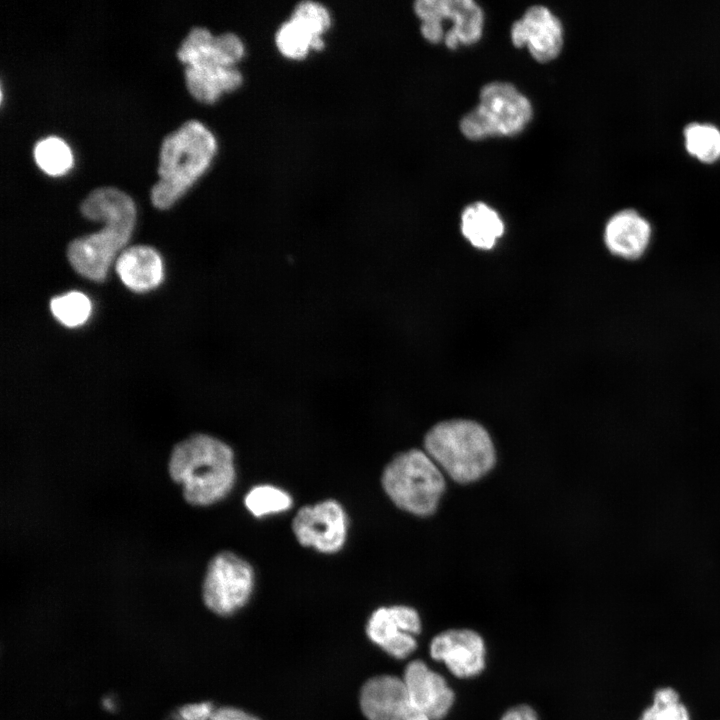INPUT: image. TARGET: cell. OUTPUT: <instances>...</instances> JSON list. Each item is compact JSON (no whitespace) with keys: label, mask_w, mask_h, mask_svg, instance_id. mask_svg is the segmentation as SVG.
<instances>
[{"label":"cell","mask_w":720,"mask_h":720,"mask_svg":"<svg viewBox=\"0 0 720 720\" xmlns=\"http://www.w3.org/2000/svg\"><path fill=\"white\" fill-rule=\"evenodd\" d=\"M88 219L105 222L104 227L73 240L67 249L73 269L93 281H103L115 256L129 241L134 229L136 208L122 190L102 186L93 189L80 204Z\"/></svg>","instance_id":"cell-1"},{"label":"cell","mask_w":720,"mask_h":720,"mask_svg":"<svg viewBox=\"0 0 720 720\" xmlns=\"http://www.w3.org/2000/svg\"><path fill=\"white\" fill-rule=\"evenodd\" d=\"M172 480L182 485L183 497L194 506H210L226 498L236 482L233 449L217 437L190 435L170 455Z\"/></svg>","instance_id":"cell-2"},{"label":"cell","mask_w":720,"mask_h":720,"mask_svg":"<svg viewBox=\"0 0 720 720\" xmlns=\"http://www.w3.org/2000/svg\"><path fill=\"white\" fill-rule=\"evenodd\" d=\"M216 139L200 121L190 119L162 140L157 172L151 188L153 205L170 207L206 170L216 152Z\"/></svg>","instance_id":"cell-3"},{"label":"cell","mask_w":720,"mask_h":720,"mask_svg":"<svg viewBox=\"0 0 720 720\" xmlns=\"http://www.w3.org/2000/svg\"><path fill=\"white\" fill-rule=\"evenodd\" d=\"M424 448L430 458L460 484L482 478L496 462L489 433L472 420L453 419L436 424L425 435Z\"/></svg>","instance_id":"cell-4"},{"label":"cell","mask_w":720,"mask_h":720,"mask_svg":"<svg viewBox=\"0 0 720 720\" xmlns=\"http://www.w3.org/2000/svg\"><path fill=\"white\" fill-rule=\"evenodd\" d=\"M380 481L396 507L419 517L435 513L446 488L438 465L420 449L394 456L384 467Z\"/></svg>","instance_id":"cell-5"},{"label":"cell","mask_w":720,"mask_h":720,"mask_svg":"<svg viewBox=\"0 0 720 720\" xmlns=\"http://www.w3.org/2000/svg\"><path fill=\"white\" fill-rule=\"evenodd\" d=\"M533 116L529 99L513 84L494 81L482 87L478 105L460 121V131L469 140L512 137L521 133Z\"/></svg>","instance_id":"cell-6"},{"label":"cell","mask_w":720,"mask_h":720,"mask_svg":"<svg viewBox=\"0 0 720 720\" xmlns=\"http://www.w3.org/2000/svg\"><path fill=\"white\" fill-rule=\"evenodd\" d=\"M414 11L421 20L420 32L430 43L457 49L482 37L484 13L472 0H418Z\"/></svg>","instance_id":"cell-7"},{"label":"cell","mask_w":720,"mask_h":720,"mask_svg":"<svg viewBox=\"0 0 720 720\" xmlns=\"http://www.w3.org/2000/svg\"><path fill=\"white\" fill-rule=\"evenodd\" d=\"M255 584V570L249 561L234 552L221 551L207 565L202 599L214 614L232 616L248 604Z\"/></svg>","instance_id":"cell-8"},{"label":"cell","mask_w":720,"mask_h":720,"mask_svg":"<svg viewBox=\"0 0 720 720\" xmlns=\"http://www.w3.org/2000/svg\"><path fill=\"white\" fill-rule=\"evenodd\" d=\"M297 542L322 554H336L347 541L349 517L336 499L327 498L301 507L292 519Z\"/></svg>","instance_id":"cell-9"},{"label":"cell","mask_w":720,"mask_h":720,"mask_svg":"<svg viewBox=\"0 0 720 720\" xmlns=\"http://www.w3.org/2000/svg\"><path fill=\"white\" fill-rule=\"evenodd\" d=\"M244 55L241 39L233 33L213 36L204 27H193L182 40L177 57L186 64L184 75L215 76L234 67Z\"/></svg>","instance_id":"cell-10"},{"label":"cell","mask_w":720,"mask_h":720,"mask_svg":"<svg viewBox=\"0 0 720 720\" xmlns=\"http://www.w3.org/2000/svg\"><path fill=\"white\" fill-rule=\"evenodd\" d=\"M359 705L367 720H430L414 706L402 678L394 675L366 680L360 689Z\"/></svg>","instance_id":"cell-11"},{"label":"cell","mask_w":720,"mask_h":720,"mask_svg":"<svg viewBox=\"0 0 720 720\" xmlns=\"http://www.w3.org/2000/svg\"><path fill=\"white\" fill-rule=\"evenodd\" d=\"M511 41L515 47H526L538 62L547 63L560 54L564 43L561 21L547 7H529L511 27Z\"/></svg>","instance_id":"cell-12"},{"label":"cell","mask_w":720,"mask_h":720,"mask_svg":"<svg viewBox=\"0 0 720 720\" xmlns=\"http://www.w3.org/2000/svg\"><path fill=\"white\" fill-rule=\"evenodd\" d=\"M430 655L443 661L450 672L459 678L479 674L485 666V645L481 636L472 630L454 629L435 636Z\"/></svg>","instance_id":"cell-13"},{"label":"cell","mask_w":720,"mask_h":720,"mask_svg":"<svg viewBox=\"0 0 720 720\" xmlns=\"http://www.w3.org/2000/svg\"><path fill=\"white\" fill-rule=\"evenodd\" d=\"M414 706L430 720L442 719L454 702V693L445 679L421 660L405 667L402 678Z\"/></svg>","instance_id":"cell-14"},{"label":"cell","mask_w":720,"mask_h":720,"mask_svg":"<svg viewBox=\"0 0 720 720\" xmlns=\"http://www.w3.org/2000/svg\"><path fill=\"white\" fill-rule=\"evenodd\" d=\"M652 227L637 210L622 209L613 214L604 228V242L608 250L621 258H640L650 243Z\"/></svg>","instance_id":"cell-15"},{"label":"cell","mask_w":720,"mask_h":720,"mask_svg":"<svg viewBox=\"0 0 720 720\" xmlns=\"http://www.w3.org/2000/svg\"><path fill=\"white\" fill-rule=\"evenodd\" d=\"M115 268L124 285L135 292L154 289L163 278L161 257L149 246L137 245L122 251Z\"/></svg>","instance_id":"cell-16"},{"label":"cell","mask_w":720,"mask_h":720,"mask_svg":"<svg viewBox=\"0 0 720 720\" xmlns=\"http://www.w3.org/2000/svg\"><path fill=\"white\" fill-rule=\"evenodd\" d=\"M365 632L370 642L396 659L408 657L417 647L414 636L399 628L390 606L373 610L367 620Z\"/></svg>","instance_id":"cell-17"},{"label":"cell","mask_w":720,"mask_h":720,"mask_svg":"<svg viewBox=\"0 0 720 720\" xmlns=\"http://www.w3.org/2000/svg\"><path fill=\"white\" fill-rule=\"evenodd\" d=\"M461 232L475 247L491 249L504 233L499 214L483 202L468 205L461 215Z\"/></svg>","instance_id":"cell-18"},{"label":"cell","mask_w":720,"mask_h":720,"mask_svg":"<svg viewBox=\"0 0 720 720\" xmlns=\"http://www.w3.org/2000/svg\"><path fill=\"white\" fill-rule=\"evenodd\" d=\"M683 145L686 152L703 164L720 160V128L710 122L693 121L683 128Z\"/></svg>","instance_id":"cell-19"},{"label":"cell","mask_w":720,"mask_h":720,"mask_svg":"<svg viewBox=\"0 0 720 720\" xmlns=\"http://www.w3.org/2000/svg\"><path fill=\"white\" fill-rule=\"evenodd\" d=\"M244 506L253 517L263 518L288 511L293 506V498L278 486L258 484L245 494Z\"/></svg>","instance_id":"cell-20"},{"label":"cell","mask_w":720,"mask_h":720,"mask_svg":"<svg viewBox=\"0 0 720 720\" xmlns=\"http://www.w3.org/2000/svg\"><path fill=\"white\" fill-rule=\"evenodd\" d=\"M275 43L282 55L294 60L303 59L310 50H321L324 47L322 38L314 37L293 18L280 26L275 35Z\"/></svg>","instance_id":"cell-21"},{"label":"cell","mask_w":720,"mask_h":720,"mask_svg":"<svg viewBox=\"0 0 720 720\" xmlns=\"http://www.w3.org/2000/svg\"><path fill=\"white\" fill-rule=\"evenodd\" d=\"M33 155L37 165L50 175L65 173L73 162L69 146L57 136L39 140L34 146Z\"/></svg>","instance_id":"cell-22"},{"label":"cell","mask_w":720,"mask_h":720,"mask_svg":"<svg viewBox=\"0 0 720 720\" xmlns=\"http://www.w3.org/2000/svg\"><path fill=\"white\" fill-rule=\"evenodd\" d=\"M53 316L67 327L82 325L91 313L89 298L78 291H71L54 297L50 302Z\"/></svg>","instance_id":"cell-23"},{"label":"cell","mask_w":720,"mask_h":720,"mask_svg":"<svg viewBox=\"0 0 720 720\" xmlns=\"http://www.w3.org/2000/svg\"><path fill=\"white\" fill-rule=\"evenodd\" d=\"M638 720H690V715L678 692L671 687H663L655 691L651 706Z\"/></svg>","instance_id":"cell-24"},{"label":"cell","mask_w":720,"mask_h":720,"mask_svg":"<svg viewBox=\"0 0 720 720\" xmlns=\"http://www.w3.org/2000/svg\"><path fill=\"white\" fill-rule=\"evenodd\" d=\"M291 18L301 23L316 38H322L321 35L328 30L331 24L327 8L314 1L299 3Z\"/></svg>","instance_id":"cell-25"},{"label":"cell","mask_w":720,"mask_h":720,"mask_svg":"<svg viewBox=\"0 0 720 720\" xmlns=\"http://www.w3.org/2000/svg\"><path fill=\"white\" fill-rule=\"evenodd\" d=\"M390 609L396 623L403 632L413 636L420 633L421 620L414 608L406 605H392Z\"/></svg>","instance_id":"cell-26"},{"label":"cell","mask_w":720,"mask_h":720,"mask_svg":"<svg viewBox=\"0 0 720 720\" xmlns=\"http://www.w3.org/2000/svg\"><path fill=\"white\" fill-rule=\"evenodd\" d=\"M215 707L210 702H197L181 706L176 712L177 720H211Z\"/></svg>","instance_id":"cell-27"},{"label":"cell","mask_w":720,"mask_h":720,"mask_svg":"<svg viewBox=\"0 0 720 720\" xmlns=\"http://www.w3.org/2000/svg\"><path fill=\"white\" fill-rule=\"evenodd\" d=\"M211 720H261L256 715L241 708L223 706L215 709Z\"/></svg>","instance_id":"cell-28"},{"label":"cell","mask_w":720,"mask_h":720,"mask_svg":"<svg viewBox=\"0 0 720 720\" xmlns=\"http://www.w3.org/2000/svg\"><path fill=\"white\" fill-rule=\"evenodd\" d=\"M501 720H538L535 711L527 705H518L509 709Z\"/></svg>","instance_id":"cell-29"},{"label":"cell","mask_w":720,"mask_h":720,"mask_svg":"<svg viewBox=\"0 0 720 720\" xmlns=\"http://www.w3.org/2000/svg\"><path fill=\"white\" fill-rule=\"evenodd\" d=\"M102 706L106 711H115L117 708V701L113 696H105L102 700Z\"/></svg>","instance_id":"cell-30"}]
</instances>
